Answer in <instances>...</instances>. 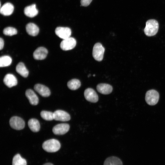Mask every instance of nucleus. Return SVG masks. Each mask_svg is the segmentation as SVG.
Returning <instances> with one entry per match:
<instances>
[{
  "instance_id": "f257e3e1",
  "label": "nucleus",
  "mask_w": 165,
  "mask_h": 165,
  "mask_svg": "<svg viewBox=\"0 0 165 165\" xmlns=\"http://www.w3.org/2000/svg\"><path fill=\"white\" fill-rule=\"evenodd\" d=\"M159 27V23L156 20H149L146 22V26L144 29V33L148 36H154L157 33Z\"/></svg>"
},
{
  "instance_id": "f03ea898",
  "label": "nucleus",
  "mask_w": 165,
  "mask_h": 165,
  "mask_svg": "<svg viewBox=\"0 0 165 165\" xmlns=\"http://www.w3.org/2000/svg\"><path fill=\"white\" fill-rule=\"evenodd\" d=\"M42 147L45 151L53 152L59 150L61 148V144L58 140L52 139L44 141L42 144Z\"/></svg>"
},
{
  "instance_id": "7ed1b4c3",
  "label": "nucleus",
  "mask_w": 165,
  "mask_h": 165,
  "mask_svg": "<svg viewBox=\"0 0 165 165\" xmlns=\"http://www.w3.org/2000/svg\"><path fill=\"white\" fill-rule=\"evenodd\" d=\"M159 98L158 92L154 90H149L147 92L145 96V100L147 103L150 105H156Z\"/></svg>"
},
{
  "instance_id": "20e7f679",
  "label": "nucleus",
  "mask_w": 165,
  "mask_h": 165,
  "mask_svg": "<svg viewBox=\"0 0 165 165\" xmlns=\"http://www.w3.org/2000/svg\"><path fill=\"white\" fill-rule=\"evenodd\" d=\"M105 49L100 43H97L94 45L92 51V55L97 61H101L103 58Z\"/></svg>"
},
{
  "instance_id": "39448f33",
  "label": "nucleus",
  "mask_w": 165,
  "mask_h": 165,
  "mask_svg": "<svg viewBox=\"0 0 165 165\" xmlns=\"http://www.w3.org/2000/svg\"><path fill=\"white\" fill-rule=\"evenodd\" d=\"M10 127L16 130H21L23 129L25 126V122L20 117L17 116L12 117L9 121Z\"/></svg>"
},
{
  "instance_id": "423d86ee",
  "label": "nucleus",
  "mask_w": 165,
  "mask_h": 165,
  "mask_svg": "<svg viewBox=\"0 0 165 165\" xmlns=\"http://www.w3.org/2000/svg\"><path fill=\"white\" fill-rule=\"evenodd\" d=\"M76 42L73 37H70L63 39L61 42L60 46L63 50L66 51L72 50L75 46Z\"/></svg>"
},
{
  "instance_id": "0eeeda50",
  "label": "nucleus",
  "mask_w": 165,
  "mask_h": 165,
  "mask_svg": "<svg viewBox=\"0 0 165 165\" xmlns=\"http://www.w3.org/2000/svg\"><path fill=\"white\" fill-rule=\"evenodd\" d=\"M55 33L58 37L64 39L70 37L72 31L69 28L59 27L56 28Z\"/></svg>"
},
{
  "instance_id": "6e6552de",
  "label": "nucleus",
  "mask_w": 165,
  "mask_h": 165,
  "mask_svg": "<svg viewBox=\"0 0 165 165\" xmlns=\"http://www.w3.org/2000/svg\"><path fill=\"white\" fill-rule=\"evenodd\" d=\"M70 126L66 123L59 124L54 126L52 129L53 132L56 135H63L67 133L69 130Z\"/></svg>"
},
{
  "instance_id": "1a4fd4ad",
  "label": "nucleus",
  "mask_w": 165,
  "mask_h": 165,
  "mask_svg": "<svg viewBox=\"0 0 165 165\" xmlns=\"http://www.w3.org/2000/svg\"><path fill=\"white\" fill-rule=\"evenodd\" d=\"M84 95L85 99L88 101L96 103L98 100V96L95 90L91 88L86 89L84 92Z\"/></svg>"
},
{
  "instance_id": "9d476101",
  "label": "nucleus",
  "mask_w": 165,
  "mask_h": 165,
  "mask_svg": "<svg viewBox=\"0 0 165 165\" xmlns=\"http://www.w3.org/2000/svg\"><path fill=\"white\" fill-rule=\"evenodd\" d=\"M54 119L56 121H67L71 119L69 114L65 111L58 110L54 112Z\"/></svg>"
},
{
  "instance_id": "9b49d317",
  "label": "nucleus",
  "mask_w": 165,
  "mask_h": 165,
  "mask_svg": "<svg viewBox=\"0 0 165 165\" xmlns=\"http://www.w3.org/2000/svg\"><path fill=\"white\" fill-rule=\"evenodd\" d=\"M48 53L46 48L43 47H40L38 48L34 51L33 56L36 60H42L46 58Z\"/></svg>"
},
{
  "instance_id": "f8f14e48",
  "label": "nucleus",
  "mask_w": 165,
  "mask_h": 165,
  "mask_svg": "<svg viewBox=\"0 0 165 165\" xmlns=\"http://www.w3.org/2000/svg\"><path fill=\"white\" fill-rule=\"evenodd\" d=\"M34 89L36 92L43 97H48L50 94V91L49 88L42 84H35L34 86Z\"/></svg>"
},
{
  "instance_id": "ddd939ff",
  "label": "nucleus",
  "mask_w": 165,
  "mask_h": 165,
  "mask_svg": "<svg viewBox=\"0 0 165 165\" xmlns=\"http://www.w3.org/2000/svg\"><path fill=\"white\" fill-rule=\"evenodd\" d=\"M3 82L8 87L11 88L17 84V80L13 74H8L5 75L3 79Z\"/></svg>"
},
{
  "instance_id": "4468645a",
  "label": "nucleus",
  "mask_w": 165,
  "mask_h": 165,
  "mask_svg": "<svg viewBox=\"0 0 165 165\" xmlns=\"http://www.w3.org/2000/svg\"><path fill=\"white\" fill-rule=\"evenodd\" d=\"M25 95L31 105H35L38 104V97L32 90L30 89L27 90L25 92Z\"/></svg>"
},
{
  "instance_id": "2eb2a0df",
  "label": "nucleus",
  "mask_w": 165,
  "mask_h": 165,
  "mask_svg": "<svg viewBox=\"0 0 165 165\" xmlns=\"http://www.w3.org/2000/svg\"><path fill=\"white\" fill-rule=\"evenodd\" d=\"M14 10V6L10 3L7 2L4 4L1 7L0 12L1 14L5 16L11 15Z\"/></svg>"
},
{
  "instance_id": "dca6fc26",
  "label": "nucleus",
  "mask_w": 165,
  "mask_h": 165,
  "mask_svg": "<svg viewBox=\"0 0 165 165\" xmlns=\"http://www.w3.org/2000/svg\"><path fill=\"white\" fill-rule=\"evenodd\" d=\"M97 89L100 93L108 94L112 91V87L111 85L108 84L100 83L97 86Z\"/></svg>"
},
{
  "instance_id": "f3484780",
  "label": "nucleus",
  "mask_w": 165,
  "mask_h": 165,
  "mask_svg": "<svg viewBox=\"0 0 165 165\" xmlns=\"http://www.w3.org/2000/svg\"><path fill=\"white\" fill-rule=\"evenodd\" d=\"M24 14L30 17H33L36 16L38 13V11L36 8L35 4L27 6L24 8Z\"/></svg>"
},
{
  "instance_id": "a211bd4d",
  "label": "nucleus",
  "mask_w": 165,
  "mask_h": 165,
  "mask_svg": "<svg viewBox=\"0 0 165 165\" xmlns=\"http://www.w3.org/2000/svg\"><path fill=\"white\" fill-rule=\"evenodd\" d=\"M26 29L27 33L29 35L33 36L37 35L39 32L38 27L33 23H29L27 24Z\"/></svg>"
},
{
  "instance_id": "6ab92c4d",
  "label": "nucleus",
  "mask_w": 165,
  "mask_h": 165,
  "mask_svg": "<svg viewBox=\"0 0 165 165\" xmlns=\"http://www.w3.org/2000/svg\"><path fill=\"white\" fill-rule=\"evenodd\" d=\"M28 125L29 128L33 132H38L40 130V123L36 119L32 118L30 119L28 122Z\"/></svg>"
},
{
  "instance_id": "aec40b11",
  "label": "nucleus",
  "mask_w": 165,
  "mask_h": 165,
  "mask_svg": "<svg viewBox=\"0 0 165 165\" xmlns=\"http://www.w3.org/2000/svg\"><path fill=\"white\" fill-rule=\"evenodd\" d=\"M16 70L17 72L23 77L26 78L28 76V71L23 63H19L16 67Z\"/></svg>"
},
{
  "instance_id": "412c9836",
  "label": "nucleus",
  "mask_w": 165,
  "mask_h": 165,
  "mask_svg": "<svg viewBox=\"0 0 165 165\" xmlns=\"http://www.w3.org/2000/svg\"><path fill=\"white\" fill-rule=\"evenodd\" d=\"M104 165H123L121 160L119 158L114 156L109 157L105 160Z\"/></svg>"
},
{
  "instance_id": "4be33fe9",
  "label": "nucleus",
  "mask_w": 165,
  "mask_h": 165,
  "mask_svg": "<svg viewBox=\"0 0 165 165\" xmlns=\"http://www.w3.org/2000/svg\"><path fill=\"white\" fill-rule=\"evenodd\" d=\"M80 81L77 79H73L69 81L67 83L68 88L72 90H75L80 87L81 86Z\"/></svg>"
},
{
  "instance_id": "5701e85b",
  "label": "nucleus",
  "mask_w": 165,
  "mask_h": 165,
  "mask_svg": "<svg viewBox=\"0 0 165 165\" xmlns=\"http://www.w3.org/2000/svg\"><path fill=\"white\" fill-rule=\"evenodd\" d=\"M12 165H27V162L25 159L22 158L19 154H18L13 157Z\"/></svg>"
},
{
  "instance_id": "b1692460",
  "label": "nucleus",
  "mask_w": 165,
  "mask_h": 165,
  "mask_svg": "<svg viewBox=\"0 0 165 165\" xmlns=\"http://www.w3.org/2000/svg\"><path fill=\"white\" fill-rule=\"evenodd\" d=\"M12 62L11 58L9 56H1L0 58V67H3L10 65Z\"/></svg>"
},
{
  "instance_id": "393cba45",
  "label": "nucleus",
  "mask_w": 165,
  "mask_h": 165,
  "mask_svg": "<svg viewBox=\"0 0 165 165\" xmlns=\"http://www.w3.org/2000/svg\"><path fill=\"white\" fill-rule=\"evenodd\" d=\"M40 116L42 119L46 120L51 121L54 119V113L51 112L42 111L40 112Z\"/></svg>"
},
{
  "instance_id": "a878e982",
  "label": "nucleus",
  "mask_w": 165,
  "mask_h": 165,
  "mask_svg": "<svg viewBox=\"0 0 165 165\" xmlns=\"http://www.w3.org/2000/svg\"><path fill=\"white\" fill-rule=\"evenodd\" d=\"M16 29L12 27H7L4 28L3 30V34L6 35L12 36L17 33Z\"/></svg>"
},
{
  "instance_id": "bb28decb",
  "label": "nucleus",
  "mask_w": 165,
  "mask_h": 165,
  "mask_svg": "<svg viewBox=\"0 0 165 165\" xmlns=\"http://www.w3.org/2000/svg\"><path fill=\"white\" fill-rule=\"evenodd\" d=\"M92 0H81V6H87L91 3Z\"/></svg>"
},
{
  "instance_id": "cd10ccee",
  "label": "nucleus",
  "mask_w": 165,
  "mask_h": 165,
  "mask_svg": "<svg viewBox=\"0 0 165 165\" xmlns=\"http://www.w3.org/2000/svg\"><path fill=\"white\" fill-rule=\"evenodd\" d=\"M4 41L3 39L1 38H0V50H2L4 46Z\"/></svg>"
},
{
  "instance_id": "c85d7f7f",
  "label": "nucleus",
  "mask_w": 165,
  "mask_h": 165,
  "mask_svg": "<svg viewBox=\"0 0 165 165\" xmlns=\"http://www.w3.org/2000/svg\"><path fill=\"white\" fill-rule=\"evenodd\" d=\"M43 165H53L52 163H47Z\"/></svg>"
}]
</instances>
